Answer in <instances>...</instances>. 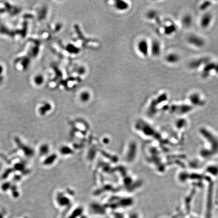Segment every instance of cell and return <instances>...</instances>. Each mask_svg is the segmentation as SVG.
<instances>
[{
  "label": "cell",
  "instance_id": "cell-4",
  "mask_svg": "<svg viewBox=\"0 0 218 218\" xmlns=\"http://www.w3.org/2000/svg\"><path fill=\"white\" fill-rule=\"evenodd\" d=\"M138 48L140 53L144 57L150 55V42L146 39L142 40L138 43Z\"/></svg>",
  "mask_w": 218,
  "mask_h": 218
},
{
  "label": "cell",
  "instance_id": "cell-1",
  "mask_svg": "<svg viewBox=\"0 0 218 218\" xmlns=\"http://www.w3.org/2000/svg\"><path fill=\"white\" fill-rule=\"evenodd\" d=\"M187 41L190 45L196 48H201L206 45V40L200 35L192 34L187 38Z\"/></svg>",
  "mask_w": 218,
  "mask_h": 218
},
{
  "label": "cell",
  "instance_id": "cell-7",
  "mask_svg": "<svg viewBox=\"0 0 218 218\" xmlns=\"http://www.w3.org/2000/svg\"><path fill=\"white\" fill-rule=\"evenodd\" d=\"M209 62V59L208 58H201L200 59H196L191 62L190 64V67L192 68L196 69L203 65V64H206Z\"/></svg>",
  "mask_w": 218,
  "mask_h": 218
},
{
  "label": "cell",
  "instance_id": "cell-2",
  "mask_svg": "<svg viewBox=\"0 0 218 218\" xmlns=\"http://www.w3.org/2000/svg\"><path fill=\"white\" fill-rule=\"evenodd\" d=\"M162 52L161 42L158 40H153L150 42V54L154 57H158Z\"/></svg>",
  "mask_w": 218,
  "mask_h": 218
},
{
  "label": "cell",
  "instance_id": "cell-9",
  "mask_svg": "<svg viewBox=\"0 0 218 218\" xmlns=\"http://www.w3.org/2000/svg\"><path fill=\"white\" fill-rule=\"evenodd\" d=\"M158 13L155 11L154 10H152V11H150L149 13L148 14V18L150 19V20H152V19H154L156 18V16H158Z\"/></svg>",
  "mask_w": 218,
  "mask_h": 218
},
{
  "label": "cell",
  "instance_id": "cell-10",
  "mask_svg": "<svg viewBox=\"0 0 218 218\" xmlns=\"http://www.w3.org/2000/svg\"><path fill=\"white\" fill-rule=\"evenodd\" d=\"M4 218V216L3 215H2V213H0V218Z\"/></svg>",
  "mask_w": 218,
  "mask_h": 218
},
{
  "label": "cell",
  "instance_id": "cell-5",
  "mask_svg": "<svg viewBox=\"0 0 218 218\" xmlns=\"http://www.w3.org/2000/svg\"><path fill=\"white\" fill-rule=\"evenodd\" d=\"M190 102L195 106H202L205 103V101L201 94L198 92H193L189 97Z\"/></svg>",
  "mask_w": 218,
  "mask_h": 218
},
{
  "label": "cell",
  "instance_id": "cell-6",
  "mask_svg": "<svg viewBox=\"0 0 218 218\" xmlns=\"http://www.w3.org/2000/svg\"><path fill=\"white\" fill-rule=\"evenodd\" d=\"M180 60V56L176 53H170L165 56V61L170 65L177 64Z\"/></svg>",
  "mask_w": 218,
  "mask_h": 218
},
{
  "label": "cell",
  "instance_id": "cell-8",
  "mask_svg": "<svg viewBox=\"0 0 218 218\" xmlns=\"http://www.w3.org/2000/svg\"><path fill=\"white\" fill-rule=\"evenodd\" d=\"M182 24L183 26L185 27H189L191 26L193 23V18L191 15L189 14L183 16V17L181 20Z\"/></svg>",
  "mask_w": 218,
  "mask_h": 218
},
{
  "label": "cell",
  "instance_id": "cell-3",
  "mask_svg": "<svg viewBox=\"0 0 218 218\" xmlns=\"http://www.w3.org/2000/svg\"><path fill=\"white\" fill-rule=\"evenodd\" d=\"M213 20V16L210 12H206L201 16L200 19V26L201 28L206 29L210 27Z\"/></svg>",
  "mask_w": 218,
  "mask_h": 218
}]
</instances>
